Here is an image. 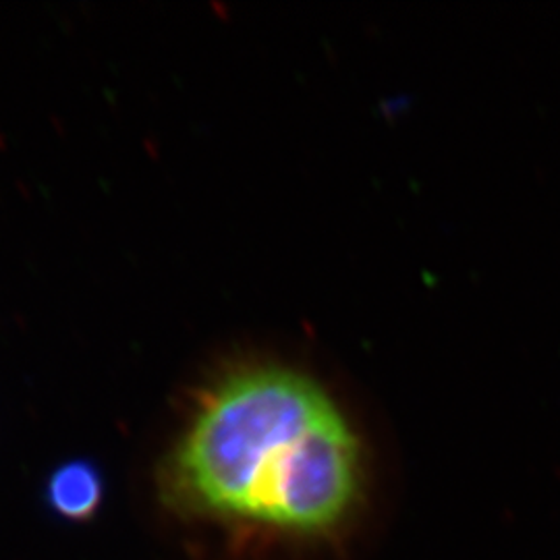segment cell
Instances as JSON below:
<instances>
[{"label": "cell", "instance_id": "cell-1", "mask_svg": "<svg viewBox=\"0 0 560 560\" xmlns=\"http://www.w3.org/2000/svg\"><path fill=\"white\" fill-rule=\"evenodd\" d=\"M171 481L208 513L320 532L355 501L360 444L320 386L287 370H249L201 400Z\"/></svg>", "mask_w": 560, "mask_h": 560}, {"label": "cell", "instance_id": "cell-2", "mask_svg": "<svg viewBox=\"0 0 560 560\" xmlns=\"http://www.w3.org/2000/svg\"><path fill=\"white\" fill-rule=\"evenodd\" d=\"M104 501V478L90 460L73 459L52 469L44 486L46 506L71 523L90 521Z\"/></svg>", "mask_w": 560, "mask_h": 560}]
</instances>
